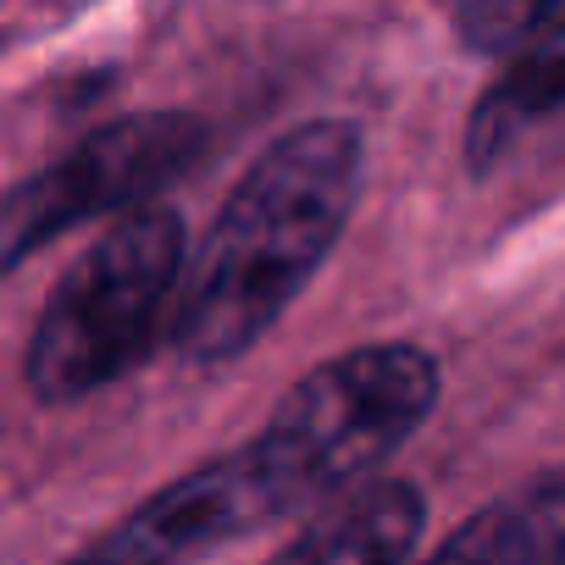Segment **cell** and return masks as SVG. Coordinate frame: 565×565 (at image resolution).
<instances>
[{
  "label": "cell",
  "instance_id": "7",
  "mask_svg": "<svg viewBox=\"0 0 565 565\" xmlns=\"http://www.w3.org/2000/svg\"><path fill=\"white\" fill-rule=\"evenodd\" d=\"M422 565H565L559 471H537L532 482L466 515Z\"/></svg>",
  "mask_w": 565,
  "mask_h": 565
},
{
  "label": "cell",
  "instance_id": "4",
  "mask_svg": "<svg viewBox=\"0 0 565 565\" xmlns=\"http://www.w3.org/2000/svg\"><path fill=\"white\" fill-rule=\"evenodd\" d=\"M205 145L211 128L194 111H128L100 122L67 156L0 194V277L84 222L161 205V194L200 167Z\"/></svg>",
  "mask_w": 565,
  "mask_h": 565
},
{
  "label": "cell",
  "instance_id": "2",
  "mask_svg": "<svg viewBox=\"0 0 565 565\" xmlns=\"http://www.w3.org/2000/svg\"><path fill=\"white\" fill-rule=\"evenodd\" d=\"M438 355L405 339L361 344L311 366L277 399L266 427L244 438L266 493L282 515H300L344 488H361L422 422L438 411Z\"/></svg>",
  "mask_w": 565,
  "mask_h": 565
},
{
  "label": "cell",
  "instance_id": "8",
  "mask_svg": "<svg viewBox=\"0 0 565 565\" xmlns=\"http://www.w3.org/2000/svg\"><path fill=\"white\" fill-rule=\"evenodd\" d=\"M554 23H565V12L554 0H466V7H455L460 45L477 56H504V62L521 56Z\"/></svg>",
  "mask_w": 565,
  "mask_h": 565
},
{
  "label": "cell",
  "instance_id": "6",
  "mask_svg": "<svg viewBox=\"0 0 565 565\" xmlns=\"http://www.w3.org/2000/svg\"><path fill=\"white\" fill-rule=\"evenodd\" d=\"M559 106H565V23H554L521 56H510L504 73L493 78V89L471 106V117H466V172L493 178L515 156V145L537 122H548Z\"/></svg>",
  "mask_w": 565,
  "mask_h": 565
},
{
  "label": "cell",
  "instance_id": "3",
  "mask_svg": "<svg viewBox=\"0 0 565 565\" xmlns=\"http://www.w3.org/2000/svg\"><path fill=\"white\" fill-rule=\"evenodd\" d=\"M189 271V233L172 205H145L117 222L62 271L40 328L29 339L23 377L40 405H78L150 361L172 333L178 289Z\"/></svg>",
  "mask_w": 565,
  "mask_h": 565
},
{
  "label": "cell",
  "instance_id": "1",
  "mask_svg": "<svg viewBox=\"0 0 565 565\" xmlns=\"http://www.w3.org/2000/svg\"><path fill=\"white\" fill-rule=\"evenodd\" d=\"M361 178L366 139L344 117H311L249 161L178 289L172 344L189 366H227L277 328L344 238Z\"/></svg>",
  "mask_w": 565,
  "mask_h": 565
},
{
  "label": "cell",
  "instance_id": "9",
  "mask_svg": "<svg viewBox=\"0 0 565 565\" xmlns=\"http://www.w3.org/2000/svg\"><path fill=\"white\" fill-rule=\"evenodd\" d=\"M67 565H111V559H100V554H95V543H89V548H78Z\"/></svg>",
  "mask_w": 565,
  "mask_h": 565
},
{
  "label": "cell",
  "instance_id": "5",
  "mask_svg": "<svg viewBox=\"0 0 565 565\" xmlns=\"http://www.w3.org/2000/svg\"><path fill=\"white\" fill-rule=\"evenodd\" d=\"M427 532V499L405 477H377L339 493L266 565H411Z\"/></svg>",
  "mask_w": 565,
  "mask_h": 565
}]
</instances>
